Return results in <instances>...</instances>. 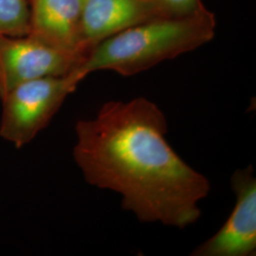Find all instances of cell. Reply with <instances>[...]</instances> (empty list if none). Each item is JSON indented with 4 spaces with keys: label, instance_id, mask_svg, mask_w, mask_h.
I'll list each match as a JSON object with an SVG mask.
<instances>
[{
    "label": "cell",
    "instance_id": "8992f818",
    "mask_svg": "<svg viewBox=\"0 0 256 256\" xmlns=\"http://www.w3.org/2000/svg\"><path fill=\"white\" fill-rule=\"evenodd\" d=\"M158 18L153 0H84L82 46L88 54L102 41Z\"/></svg>",
    "mask_w": 256,
    "mask_h": 256
},
{
    "label": "cell",
    "instance_id": "5b68a950",
    "mask_svg": "<svg viewBox=\"0 0 256 256\" xmlns=\"http://www.w3.org/2000/svg\"><path fill=\"white\" fill-rule=\"evenodd\" d=\"M236 204L225 223L192 256H252L256 252V178L252 165L230 178Z\"/></svg>",
    "mask_w": 256,
    "mask_h": 256
},
{
    "label": "cell",
    "instance_id": "3957f363",
    "mask_svg": "<svg viewBox=\"0 0 256 256\" xmlns=\"http://www.w3.org/2000/svg\"><path fill=\"white\" fill-rule=\"evenodd\" d=\"M86 76L78 66L63 76L36 79L12 88L1 99V138L16 148L30 144L48 126Z\"/></svg>",
    "mask_w": 256,
    "mask_h": 256
},
{
    "label": "cell",
    "instance_id": "52a82bcc",
    "mask_svg": "<svg viewBox=\"0 0 256 256\" xmlns=\"http://www.w3.org/2000/svg\"><path fill=\"white\" fill-rule=\"evenodd\" d=\"M84 0H30L28 34L84 59L81 41Z\"/></svg>",
    "mask_w": 256,
    "mask_h": 256
},
{
    "label": "cell",
    "instance_id": "277c9868",
    "mask_svg": "<svg viewBox=\"0 0 256 256\" xmlns=\"http://www.w3.org/2000/svg\"><path fill=\"white\" fill-rule=\"evenodd\" d=\"M84 60L30 34H0V100L21 84L70 74Z\"/></svg>",
    "mask_w": 256,
    "mask_h": 256
},
{
    "label": "cell",
    "instance_id": "6da1fadb",
    "mask_svg": "<svg viewBox=\"0 0 256 256\" xmlns=\"http://www.w3.org/2000/svg\"><path fill=\"white\" fill-rule=\"evenodd\" d=\"M167 132L154 102H106L94 118L76 122L74 158L86 182L117 192L140 222L183 230L202 216L210 183L174 151Z\"/></svg>",
    "mask_w": 256,
    "mask_h": 256
},
{
    "label": "cell",
    "instance_id": "7a4b0ae2",
    "mask_svg": "<svg viewBox=\"0 0 256 256\" xmlns=\"http://www.w3.org/2000/svg\"><path fill=\"white\" fill-rule=\"evenodd\" d=\"M216 28L210 10L187 18L151 19L100 42L80 66L88 75L110 70L133 76L209 43Z\"/></svg>",
    "mask_w": 256,
    "mask_h": 256
},
{
    "label": "cell",
    "instance_id": "ba28073f",
    "mask_svg": "<svg viewBox=\"0 0 256 256\" xmlns=\"http://www.w3.org/2000/svg\"><path fill=\"white\" fill-rule=\"evenodd\" d=\"M30 16V7L28 0H0V34H28Z\"/></svg>",
    "mask_w": 256,
    "mask_h": 256
},
{
    "label": "cell",
    "instance_id": "9c48e42d",
    "mask_svg": "<svg viewBox=\"0 0 256 256\" xmlns=\"http://www.w3.org/2000/svg\"><path fill=\"white\" fill-rule=\"evenodd\" d=\"M160 18H187L206 12L209 10L202 0H153Z\"/></svg>",
    "mask_w": 256,
    "mask_h": 256
}]
</instances>
